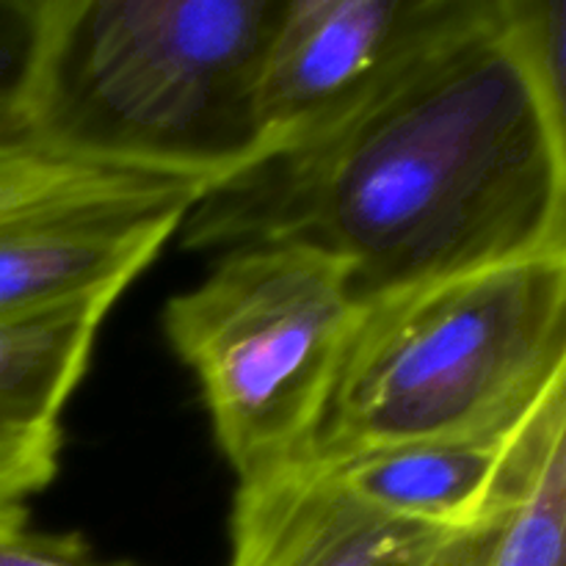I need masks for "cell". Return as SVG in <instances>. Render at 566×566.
Listing matches in <instances>:
<instances>
[{"instance_id": "1", "label": "cell", "mask_w": 566, "mask_h": 566, "mask_svg": "<svg viewBox=\"0 0 566 566\" xmlns=\"http://www.w3.org/2000/svg\"><path fill=\"white\" fill-rule=\"evenodd\" d=\"M564 6L457 0L370 86L205 188L186 249L324 254L359 304L566 252Z\"/></svg>"}, {"instance_id": "2", "label": "cell", "mask_w": 566, "mask_h": 566, "mask_svg": "<svg viewBox=\"0 0 566 566\" xmlns=\"http://www.w3.org/2000/svg\"><path fill=\"white\" fill-rule=\"evenodd\" d=\"M282 0H39L17 127L59 158L210 188L263 149Z\"/></svg>"}, {"instance_id": "3", "label": "cell", "mask_w": 566, "mask_h": 566, "mask_svg": "<svg viewBox=\"0 0 566 566\" xmlns=\"http://www.w3.org/2000/svg\"><path fill=\"white\" fill-rule=\"evenodd\" d=\"M558 381H566V252L390 293L359 307L313 459L512 431Z\"/></svg>"}, {"instance_id": "4", "label": "cell", "mask_w": 566, "mask_h": 566, "mask_svg": "<svg viewBox=\"0 0 566 566\" xmlns=\"http://www.w3.org/2000/svg\"><path fill=\"white\" fill-rule=\"evenodd\" d=\"M363 304L324 254L285 243L221 252L169 298L164 329L193 370L238 481L313 459V440Z\"/></svg>"}, {"instance_id": "5", "label": "cell", "mask_w": 566, "mask_h": 566, "mask_svg": "<svg viewBox=\"0 0 566 566\" xmlns=\"http://www.w3.org/2000/svg\"><path fill=\"white\" fill-rule=\"evenodd\" d=\"M205 186L122 177L0 221V315L119 298Z\"/></svg>"}, {"instance_id": "6", "label": "cell", "mask_w": 566, "mask_h": 566, "mask_svg": "<svg viewBox=\"0 0 566 566\" xmlns=\"http://www.w3.org/2000/svg\"><path fill=\"white\" fill-rule=\"evenodd\" d=\"M453 3L282 0L258 70L260 155L357 97Z\"/></svg>"}, {"instance_id": "7", "label": "cell", "mask_w": 566, "mask_h": 566, "mask_svg": "<svg viewBox=\"0 0 566 566\" xmlns=\"http://www.w3.org/2000/svg\"><path fill=\"white\" fill-rule=\"evenodd\" d=\"M442 531L368 506L304 459L238 481L227 566H423Z\"/></svg>"}, {"instance_id": "8", "label": "cell", "mask_w": 566, "mask_h": 566, "mask_svg": "<svg viewBox=\"0 0 566 566\" xmlns=\"http://www.w3.org/2000/svg\"><path fill=\"white\" fill-rule=\"evenodd\" d=\"M423 566H566V381L531 409L490 495Z\"/></svg>"}, {"instance_id": "9", "label": "cell", "mask_w": 566, "mask_h": 566, "mask_svg": "<svg viewBox=\"0 0 566 566\" xmlns=\"http://www.w3.org/2000/svg\"><path fill=\"white\" fill-rule=\"evenodd\" d=\"M517 429L520 426L501 434L396 442L321 464L359 501L390 517L453 528L475 514L490 495Z\"/></svg>"}, {"instance_id": "10", "label": "cell", "mask_w": 566, "mask_h": 566, "mask_svg": "<svg viewBox=\"0 0 566 566\" xmlns=\"http://www.w3.org/2000/svg\"><path fill=\"white\" fill-rule=\"evenodd\" d=\"M114 298L0 315V429L61 431L66 398L86 374Z\"/></svg>"}, {"instance_id": "11", "label": "cell", "mask_w": 566, "mask_h": 566, "mask_svg": "<svg viewBox=\"0 0 566 566\" xmlns=\"http://www.w3.org/2000/svg\"><path fill=\"white\" fill-rule=\"evenodd\" d=\"M122 177L133 175L59 158L31 142L17 125L0 122V221Z\"/></svg>"}, {"instance_id": "12", "label": "cell", "mask_w": 566, "mask_h": 566, "mask_svg": "<svg viewBox=\"0 0 566 566\" xmlns=\"http://www.w3.org/2000/svg\"><path fill=\"white\" fill-rule=\"evenodd\" d=\"M59 451L61 431L0 429V512L20 509L28 495L53 481Z\"/></svg>"}, {"instance_id": "13", "label": "cell", "mask_w": 566, "mask_h": 566, "mask_svg": "<svg viewBox=\"0 0 566 566\" xmlns=\"http://www.w3.org/2000/svg\"><path fill=\"white\" fill-rule=\"evenodd\" d=\"M39 0H0V122L17 125L36 50Z\"/></svg>"}, {"instance_id": "14", "label": "cell", "mask_w": 566, "mask_h": 566, "mask_svg": "<svg viewBox=\"0 0 566 566\" xmlns=\"http://www.w3.org/2000/svg\"><path fill=\"white\" fill-rule=\"evenodd\" d=\"M0 566H105L77 542L39 536L25 528L20 509L0 512Z\"/></svg>"}]
</instances>
